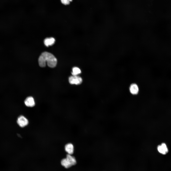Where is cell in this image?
I'll return each instance as SVG.
<instances>
[{
  "label": "cell",
  "mask_w": 171,
  "mask_h": 171,
  "mask_svg": "<svg viewBox=\"0 0 171 171\" xmlns=\"http://www.w3.org/2000/svg\"><path fill=\"white\" fill-rule=\"evenodd\" d=\"M157 148L160 153L163 155L166 154L168 152L167 146L164 143H162L161 145H158Z\"/></svg>",
  "instance_id": "5b68a950"
},
{
  "label": "cell",
  "mask_w": 171,
  "mask_h": 171,
  "mask_svg": "<svg viewBox=\"0 0 171 171\" xmlns=\"http://www.w3.org/2000/svg\"><path fill=\"white\" fill-rule=\"evenodd\" d=\"M82 80L81 77L76 76H72L69 78V81L71 84L78 85L81 84Z\"/></svg>",
  "instance_id": "3957f363"
},
{
  "label": "cell",
  "mask_w": 171,
  "mask_h": 171,
  "mask_svg": "<svg viewBox=\"0 0 171 171\" xmlns=\"http://www.w3.org/2000/svg\"><path fill=\"white\" fill-rule=\"evenodd\" d=\"M24 103L25 105L28 107H33L35 104L33 98L31 96L27 97L25 100Z\"/></svg>",
  "instance_id": "52a82bcc"
},
{
  "label": "cell",
  "mask_w": 171,
  "mask_h": 171,
  "mask_svg": "<svg viewBox=\"0 0 171 171\" xmlns=\"http://www.w3.org/2000/svg\"><path fill=\"white\" fill-rule=\"evenodd\" d=\"M17 123L21 127H24L28 125V121L27 119L23 115H20L18 118Z\"/></svg>",
  "instance_id": "277c9868"
},
{
  "label": "cell",
  "mask_w": 171,
  "mask_h": 171,
  "mask_svg": "<svg viewBox=\"0 0 171 171\" xmlns=\"http://www.w3.org/2000/svg\"><path fill=\"white\" fill-rule=\"evenodd\" d=\"M129 90L130 93L132 95H137L139 92V87L137 84L133 83L130 85L129 87Z\"/></svg>",
  "instance_id": "8992f818"
},
{
  "label": "cell",
  "mask_w": 171,
  "mask_h": 171,
  "mask_svg": "<svg viewBox=\"0 0 171 171\" xmlns=\"http://www.w3.org/2000/svg\"><path fill=\"white\" fill-rule=\"evenodd\" d=\"M39 66L44 67L46 66V63L48 66L51 68L55 67L57 64V60L52 54L47 52L42 53L40 56L38 60Z\"/></svg>",
  "instance_id": "6da1fadb"
},
{
  "label": "cell",
  "mask_w": 171,
  "mask_h": 171,
  "mask_svg": "<svg viewBox=\"0 0 171 171\" xmlns=\"http://www.w3.org/2000/svg\"><path fill=\"white\" fill-rule=\"evenodd\" d=\"M65 149L68 154L71 155L74 152V147L71 143H68L65 145Z\"/></svg>",
  "instance_id": "ba28073f"
},
{
  "label": "cell",
  "mask_w": 171,
  "mask_h": 171,
  "mask_svg": "<svg viewBox=\"0 0 171 171\" xmlns=\"http://www.w3.org/2000/svg\"><path fill=\"white\" fill-rule=\"evenodd\" d=\"M81 72L80 69L77 67H74L72 68L71 73L73 76H77L80 74Z\"/></svg>",
  "instance_id": "30bf717a"
},
{
  "label": "cell",
  "mask_w": 171,
  "mask_h": 171,
  "mask_svg": "<svg viewBox=\"0 0 171 171\" xmlns=\"http://www.w3.org/2000/svg\"><path fill=\"white\" fill-rule=\"evenodd\" d=\"M61 165L66 168H69L76 164V161L74 157L67 154L66 158L61 161Z\"/></svg>",
  "instance_id": "7a4b0ae2"
},
{
  "label": "cell",
  "mask_w": 171,
  "mask_h": 171,
  "mask_svg": "<svg viewBox=\"0 0 171 171\" xmlns=\"http://www.w3.org/2000/svg\"><path fill=\"white\" fill-rule=\"evenodd\" d=\"M62 3L65 5L69 4L72 0H60Z\"/></svg>",
  "instance_id": "8fae6325"
},
{
  "label": "cell",
  "mask_w": 171,
  "mask_h": 171,
  "mask_svg": "<svg viewBox=\"0 0 171 171\" xmlns=\"http://www.w3.org/2000/svg\"><path fill=\"white\" fill-rule=\"evenodd\" d=\"M55 41V39L54 38H47L44 39V43L46 46L48 47L53 45Z\"/></svg>",
  "instance_id": "9c48e42d"
}]
</instances>
